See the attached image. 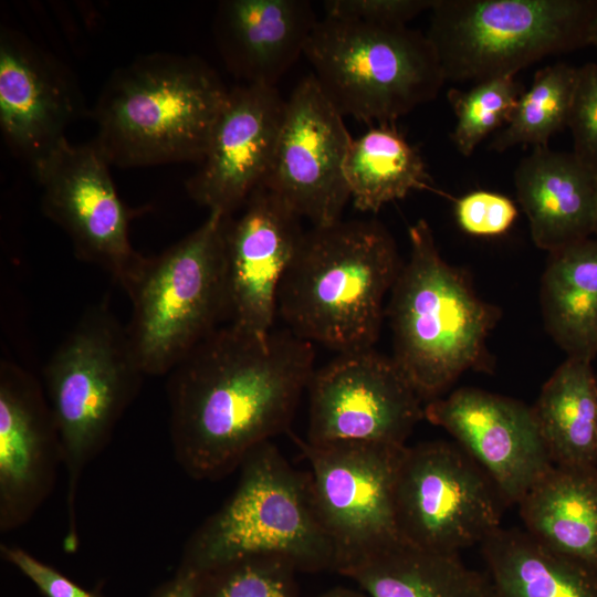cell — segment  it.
<instances>
[{
	"mask_svg": "<svg viewBox=\"0 0 597 597\" xmlns=\"http://www.w3.org/2000/svg\"><path fill=\"white\" fill-rule=\"evenodd\" d=\"M313 344L289 329L261 336L226 324L169 373V431L180 468L219 480L290 430L314 367Z\"/></svg>",
	"mask_w": 597,
	"mask_h": 597,
	"instance_id": "cell-1",
	"label": "cell"
},
{
	"mask_svg": "<svg viewBox=\"0 0 597 597\" xmlns=\"http://www.w3.org/2000/svg\"><path fill=\"white\" fill-rule=\"evenodd\" d=\"M401 266L375 219L312 227L280 283L277 315L297 337L338 354L374 348Z\"/></svg>",
	"mask_w": 597,
	"mask_h": 597,
	"instance_id": "cell-2",
	"label": "cell"
},
{
	"mask_svg": "<svg viewBox=\"0 0 597 597\" xmlns=\"http://www.w3.org/2000/svg\"><path fill=\"white\" fill-rule=\"evenodd\" d=\"M229 88L203 60L150 53L115 70L97 98L92 142L111 166L201 161Z\"/></svg>",
	"mask_w": 597,
	"mask_h": 597,
	"instance_id": "cell-3",
	"label": "cell"
},
{
	"mask_svg": "<svg viewBox=\"0 0 597 597\" xmlns=\"http://www.w3.org/2000/svg\"><path fill=\"white\" fill-rule=\"evenodd\" d=\"M410 254L386 307L392 359L419 397H441L464 371L488 370L486 339L498 310L478 296L467 275L440 255L428 222L409 227Z\"/></svg>",
	"mask_w": 597,
	"mask_h": 597,
	"instance_id": "cell-4",
	"label": "cell"
},
{
	"mask_svg": "<svg viewBox=\"0 0 597 597\" xmlns=\"http://www.w3.org/2000/svg\"><path fill=\"white\" fill-rule=\"evenodd\" d=\"M239 469L235 490L191 534L178 569L198 576L239 557L275 554L302 572L335 570V547L310 472L293 468L271 441L254 448Z\"/></svg>",
	"mask_w": 597,
	"mask_h": 597,
	"instance_id": "cell-5",
	"label": "cell"
},
{
	"mask_svg": "<svg viewBox=\"0 0 597 597\" xmlns=\"http://www.w3.org/2000/svg\"><path fill=\"white\" fill-rule=\"evenodd\" d=\"M144 373L125 326L109 307L91 306L43 370V388L57 429L66 474L67 531L63 547H78L77 493L84 470L106 448L136 398Z\"/></svg>",
	"mask_w": 597,
	"mask_h": 597,
	"instance_id": "cell-6",
	"label": "cell"
},
{
	"mask_svg": "<svg viewBox=\"0 0 597 597\" xmlns=\"http://www.w3.org/2000/svg\"><path fill=\"white\" fill-rule=\"evenodd\" d=\"M304 56L337 112L365 123H395L433 101L446 82L426 33L407 25L324 17Z\"/></svg>",
	"mask_w": 597,
	"mask_h": 597,
	"instance_id": "cell-7",
	"label": "cell"
},
{
	"mask_svg": "<svg viewBox=\"0 0 597 597\" xmlns=\"http://www.w3.org/2000/svg\"><path fill=\"white\" fill-rule=\"evenodd\" d=\"M228 217L210 212L192 232L146 258L127 294L125 326L134 357L148 376L170 370L228 321L224 232Z\"/></svg>",
	"mask_w": 597,
	"mask_h": 597,
	"instance_id": "cell-8",
	"label": "cell"
},
{
	"mask_svg": "<svg viewBox=\"0 0 597 597\" xmlns=\"http://www.w3.org/2000/svg\"><path fill=\"white\" fill-rule=\"evenodd\" d=\"M596 0H434L426 33L446 81L516 75L588 45Z\"/></svg>",
	"mask_w": 597,
	"mask_h": 597,
	"instance_id": "cell-9",
	"label": "cell"
},
{
	"mask_svg": "<svg viewBox=\"0 0 597 597\" xmlns=\"http://www.w3.org/2000/svg\"><path fill=\"white\" fill-rule=\"evenodd\" d=\"M504 505L489 475L458 444L428 441L405 448L395 485L401 541L459 554L501 526Z\"/></svg>",
	"mask_w": 597,
	"mask_h": 597,
	"instance_id": "cell-10",
	"label": "cell"
},
{
	"mask_svg": "<svg viewBox=\"0 0 597 597\" xmlns=\"http://www.w3.org/2000/svg\"><path fill=\"white\" fill-rule=\"evenodd\" d=\"M31 167L43 212L69 235L76 256L107 271L127 293L146 256L130 244V212L102 153L65 138Z\"/></svg>",
	"mask_w": 597,
	"mask_h": 597,
	"instance_id": "cell-11",
	"label": "cell"
},
{
	"mask_svg": "<svg viewBox=\"0 0 597 597\" xmlns=\"http://www.w3.org/2000/svg\"><path fill=\"white\" fill-rule=\"evenodd\" d=\"M294 440L311 467L318 512L336 552L335 572L399 538L395 485L407 446Z\"/></svg>",
	"mask_w": 597,
	"mask_h": 597,
	"instance_id": "cell-12",
	"label": "cell"
},
{
	"mask_svg": "<svg viewBox=\"0 0 597 597\" xmlns=\"http://www.w3.org/2000/svg\"><path fill=\"white\" fill-rule=\"evenodd\" d=\"M305 441L406 446L425 418L422 399L395 363L374 348L338 354L315 369L307 386Z\"/></svg>",
	"mask_w": 597,
	"mask_h": 597,
	"instance_id": "cell-13",
	"label": "cell"
},
{
	"mask_svg": "<svg viewBox=\"0 0 597 597\" xmlns=\"http://www.w3.org/2000/svg\"><path fill=\"white\" fill-rule=\"evenodd\" d=\"M353 137L312 74L285 103L274 158L261 186L312 227L342 219L350 200L344 164Z\"/></svg>",
	"mask_w": 597,
	"mask_h": 597,
	"instance_id": "cell-14",
	"label": "cell"
},
{
	"mask_svg": "<svg viewBox=\"0 0 597 597\" xmlns=\"http://www.w3.org/2000/svg\"><path fill=\"white\" fill-rule=\"evenodd\" d=\"M423 415L483 469L505 505H517L554 465L532 407L519 400L465 387L428 401Z\"/></svg>",
	"mask_w": 597,
	"mask_h": 597,
	"instance_id": "cell-15",
	"label": "cell"
},
{
	"mask_svg": "<svg viewBox=\"0 0 597 597\" xmlns=\"http://www.w3.org/2000/svg\"><path fill=\"white\" fill-rule=\"evenodd\" d=\"M285 103L276 86L229 90L199 169L186 181L191 199L231 217L265 180L276 149Z\"/></svg>",
	"mask_w": 597,
	"mask_h": 597,
	"instance_id": "cell-16",
	"label": "cell"
},
{
	"mask_svg": "<svg viewBox=\"0 0 597 597\" xmlns=\"http://www.w3.org/2000/svg\"><path fill=\"white\" fill-rule=\"evenodd\" d=\"M227 219L224 266L228 323L265 336L277 315L282 277L304 231L298 217L264 186Z\"/></svg>",
	"mask_w": 597,
	"mask_h": 597,
	"instance_id": "cell-17",
	"label": "cell"
},
{
	"mask_svg": "<svg viewBox=\"0 0 597 597\" xmlns=\"http://www.w3.org/2000/svg\"><path fill=\"white\" fill-rule=\"evenodd\" d=\"M62 450L45 391L9 360L0 364V531L28 523L53 491Z\"/></svg>",
	"mask_w": 597,
	"mask_h": 597,
	"instance_id": "cell-18",
	"label": "cell"
},
{
	"mask_svg": "<svg viewBox=\"0 0 597 597\" xmlns=\"http://www.w3.org/2000/svg\"><path fill=\"white\" fill-rule=\"evenodd\" d=\"M83 111L66 69L21 32L0 31V129L31 166L55 148Z\"/></svg>",
	"mask_w": 597,
	"mask_h": 597,
	"instance_id": "cell-19",
	"label": "cell"
},
{
	"mask_svg": "<svg viewBox=\"0 0 597 597\" xmlns=\"http://www.w3.org/2000/svg\"><path fill=\"white\" fill-rule=\"evenodd\" d=\"M318 19L306 0H223L213 33L227 70L243 84L276 86L304 55Z\"/></svg>",
	"mask_w": 597,
	"mask_h": 597,
	"instance_id": "cell-20",
	"label": "cell"
},
{
	"mask_svg": "<svg viewBox=\"0 0 597 597\" xmlns=\"http://www.w3.org/2000/svg\"><path fill=\"white\" fill-rule=\"evenodd\" d=\"M534 244L548 253L593 237L597 174L574 153L533 147L514 171Z\"/></svg>",
	"mask_w": 597,
	"mask_h": 597,
	"instance_id": "cell-21",
	"label": "cell"
},
{
	"mask_svg": "<svg viewBox=\"0 0 597 597\" xmlns=\"http://www.w3.org/2000/svg\"><path fill=\"white\" fill-rule=\"evenodd\" d=\"M517 505L535 541L597 570V465H553Z\"/></svg>",
	"mask_w": 597,
	"mask_h": 597,
	"instance_id": "cell-22",
	"label": "cell"
},
{
	"mask_svg": "<svg viewBox=\"0 0 597 597\" xmlns=\"http://www.w3.org/2000/svg\"><path fill=\"white\" fill-rule=\"evenodd\" d=\"M337 573L368 597H489L485 574L459 554L415 547L400 538L342 565Z\"/></svg>",
	"mask_w": 597,
	"mask_h": 597,
	"instance_id": "cell-23",
	"label": "cell"
},
{
	"mask_svg": "<svg viewBox=\"0 0 597 597\" xmlns=\"http://www.w3.org/2000/svg\"><path fill=\"white\" fill-rule=\"evenodd\" d=\"M489 597H597V570L561 556L519 528L481 544Z\"/></svg>",
	"mask_w": 597,
	"mask_h": 597,
	"instance_id": "cell-24",
	"label": "cell"
},
{
	"mask_svg": "<svg viewBox=\"0 0 597 597\" xmlns=\"http://www.w3.org/2000/svg\"><path fill=\"white\" fill-rule=\"evenodd\" d=\"M541 282L545 326L567 357L597 356V238L548 253Z\"/></svg>",
	"mask_w": 597,
	"mask_h": 597,
	"instance_id": "cell-25",
	"label": "cell"
},
{
	"mask_svg": "<svg viewBox=\"0 0 597 597\" xmlns=\"http://www.w3.org/2000/svg\"><path fill=\"white\" fill-rule=\"evenodd\" d=\"M532 410L554 465H597V375L591 362L567 357Z\"/></svg>",
	"mask_w": 597,
	"mask_h": 597,
	"instance_id": "cell-26",
	"label": "cell"
},
{
	"mask_svg": "<svg viewBox=\"0 0 597 597\" xmlns=\"http://www.w3.org/2000/svg\"><path fill=\"white\" fill-rule=\"evenodd\" d=\"M344 175L350 200L360 212L376 213L413 190L432 189L422 156L395 123L377 124L352 139Z\"/></svg>",
	"mask_w": 597,
	"mask_h": 597,
	"instance_id": "cell-27",
	"label": "cell"
},
{
	"mask_svg": "<svg viewBox=\"0 0 597 597\" xmlns=\"http://www.w3.org/2000/svg\"><path fill=\"white\" fill-rule=\"evenodd\" d=\"M576 81L577 67L566 63L538 70L489 148L504 151L517 145L547 146L554 134L568 126Z\"/></svg>",
	"mask_w": 597,
	"mask_h": 597,
	"instance_id": "cell-28",
	"label": "cell"
},
{
	"mask_svg": "<svg viewBox=\"0 0 597 597\" xmlns=\"http://www.w3.org/2000/svg\"><path fill=\"white\" fill-rule=\"evenodd\" d=\"M524 92L514 75L480 81L467 91L449 90L448 101L457 119L451 139L458 151L471 156L485 137L509 122Z\"/></svg>",
	"mask_w": 597,
	"mask_h": 597,
	"instance_id": "cell-29",
	"label": "cell"
},
{
	"mask_svg": "<svg viewBox=\"0 0 597 597\" xmlns=\"http://www.w3.org/2000/svg\"><path fill=\"white\" fill-rule=\"evenodd\" d=\"M297 572L284 556L248 555L199 574L196 597H301Z\"/></svg>",
	"mask_w": 597,
	"mask_h": 597,
	"instance_id": "cell-30",
	"label": "cell"
},
{
	"mask_svg": "<svg viewBox=\"0 0 597 597\" xmlns=\"http://www.w3.org/2000/svg\"><path fill=\"white\" fill-rule=\"evenodd\" d=\"M567 127L573 136V153L597 174V63L577 67Z\"/></svg>",
	"mask_w": 597,
	"mask_h": 597,
	"instance_id": "cell-31",
	"label": "cell"
},
{
	"mask_svg": "<svg viewBox=\"0 0 597 597\" xmlns=\"http://www.w3.org/2000/svg\"><path fill=\"white\" fill-rule=\"evenodd\" d=\"M459 227L475 237H496L505 233L517 217L515 203L506 196L488 191H471L455 201Z\"/></svg>",
	"mask_w": 597,
	"mask_h": 597,
	"instance_id": "cell-32",
	"label": "cell"
},
{
	"mask_svg": "<svg viewBox=\"0 0 597 597\" xmlns=\"http://www.w3.org/2000/svg\"><path fill=\"white\" fill-rule=\"evenodd\" d=\"M434 0H327L325 17L357 20L377 25L406 27L425 11H430Z\"/></svg>",
	"mask_w": 597,
	"mask_h": 597,
	"instance_id": "cell-33",
	"label": "cell"
},
{
	"mask_svg": "<svg viewBox=\"0 0 597 597\" xmlns=\"http://www.w3.org/2000/svg\"><path fill=\"white\" fill-rule=\"evenodd\" d=\"M1 556L28 577L44 597H104L69 579L27 551L2 544Z\"/></svg>",
	"mask_w": 597,
	"mask_h": 597,
	"instance_id": "cell-34",
	"label": "cell"
},
{
	"mask_svg": "<svg viewBox=\"0 0 597 597\" xmlns=\"http://www.w3.org/2000/svg\"><path fill=\"white\" fill-rule=\"evenodd\" d=\"M197 576L177 569L175 576L159 585L149 597H196Z\"/></svg>",
	"mask_w": 597,
	"mask_h": 597,
	"instance_id": "cell-35",
	"label": "cell"
},
{
	"mask_svg": "<svg viewBox=\"0 0 597 597\" xmlns=\"http://www.w3.org/2000/svg\"><path fill=\"white\" fill-rule=\"evenodd\" d=\"M317 597H368L365 593H360L354 589L345 587H336L329 589Z\"/></svg>",
	"mask_w": 597,
	"mask_h": 597,
	"instance_id": "cell-36",
	"label": "cell"
},
{
	"mask_svg": "<svg viewBox=\"0 0 597 597\" xmlns=\"http://www.w3.org/2000/svg\"><path fill=\"white\" fill-rule=\"evenodd\" d=\"M588 45H593L597 49V11L590 24L588 33Z\"/></svg>",
	"mask_w": 597,
	"mask_h": 597,
	"instance_id": "cell-37",
	"label": "cell"
},
{
	"mask_svg": "<svg viewBox=\"0 0 597 597\" xmlns=\"http://www.w3.org/2000/svg\"><path fill=\"white\" fill-rule=\"evenodd\" d=\"M593 237L597 238V207H596V214H595V223H594Z\"/></svg>",
	"mask_w": 597,
	"mask_h": 597,
	"instance_id": "cell-38",
	"label": "cell"
}]
</instances>
